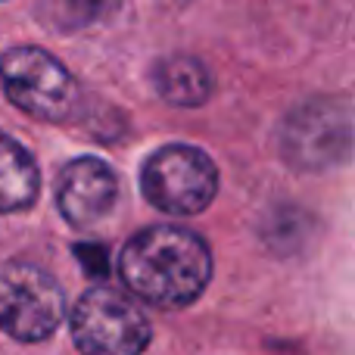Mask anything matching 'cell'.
<instances>
[{
	"instance_id": "obj_1",
	"label": "cell",
	"mask_w": 355,
	"mask_h": 355,
	"mask_svg": "<svg viewBox=\"0 0 355 355\" xmlns=\"http://www.w3.org/2000/svg\"><path fill=\"white\" fill-rule=\"evenodd\" d=\"M119 275L137 300L156 309L193 306L212 281V250L181 225H150L125 243Z\"/></svg>"
},
{
	"instance_id": "obj_2",
	"label": "cell",
	"mask_w": 355,
	"mask_h": 355,
	"mask_svg": "<svg viewBox=\"0 0 355 355\" xmlns=\"http://www.w3.org/2000/svg\"><path fill=\"white\" fill-rule=\"evenodd\" d=\"M0 87L6 100L37 122H66L78 106L72 72L44 47H12L0 53Z\"/></svg>"
},
{
	"instance_id": "obj_3",
	"label": "cell",
	"mask_w": 355,
	"mask_h": 355,
	"mask_svg": "<svg viewBox=\"0 0 355 355\" xmlns=\"http://www.w3.org/2000/svg\"><path fill=\"white\" fill-rule=\"evenodd\" d=\"M69 331L81 355H144L153 340L144 309L106 284L85 290L75 300Z\"/></svg>"
},
{
	"instance_id": "obj_4",
	"label": "cell",
	"mask_w": 355,
	"mask_h": 355,
	"mask_svg": "<svg viewBox=\"0 0 355 355\" xmlns=\"http://www.w3.org/2000/svg\"><path fill=\"white\" fill-rule=\"evenodd\" d=\"M277 150L300 172H327L349 159L352 110L346 100L315 97L300 103L277 131Z\"/></svg>"
},
{
	"instance_id": "obj_5",
	"label": "cell",
	"mask_w": 355,
	"mask_h": 355,
	"mask_svg": "<svg viewBox=\"0 0 355 355\" xmlns=\"http://www.w3.org/2000/svg\"><path fill=\"white\" fill-rule=\"evenodd\" d=\"M141 193L159 212L190 218L212 206L218 193V168L190 144H166L144 162Z\"/></svg>"
},
{
	"instance_id": "obj_6",
	"label": "cell",
	"mask_w": 355,
	"mask_h": 355,
	"mask_svg": "<svg viewBox=\"0 0 355 355\" xmlns=\"http://www.w3.org/2000/svg\"><path fill=\"white\" fill-rule=\"evenodd\" d=\"M66 315L62 287L31 262L0 265V331L16 343H44Z\"/></svg>"
},
{
	"instance_id": "obj_7",
	"label": "cell",
	"mask_w": 355,
	"mask_h": 355,
	"mask_svg": "<svg viewBox=\"0 0 355 355\" xmlns=\"http://www.w3.org/2000/svg\"><path fill=\"white\" fill-rule=\"evenodd\" d=\"M56 209L66 225L78 231H91L119 202V175L100 156H78L66 162L56 178Z\"/></svg>"
},
{
	"instance_id": "obj_8",
	"label": "cell",
	"mask_w": 355,
	"mask_h": 355,
	"mask_svg": "<svg viewBox=\"0 0 355 355\" xmlns=\"http://www.w3.org/2000/svg\"><path fill=\"white\" fill-rule=\"evenodd\" d=\"M153 87L166 103L193 110L212 97V75L196 56L168 53L153 66Z\"/></svg>"
},
{
	"instance_id": "obj_9",
	"label": "cell",
	"mask_w": 355,
	"mask_h": 355,
	"mask_svg": "<svg viewBox=\"0 0 355 355\" xmlns=\"http://www.w3.org/2000/svg\"><path fill=\"white\" fill-rule=\"evenodd\" d=\"M41 193L37 162L16 137L0 131V215L25 212Z\"/></svg>"
}]
</instances>
